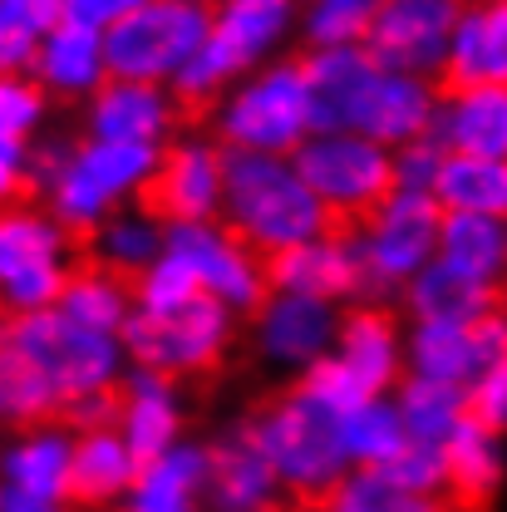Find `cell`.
<instances>
[{"instance_id":"6da1fadb","label":"cell","mask_w":507,"mask_h":512,"mask_svg":"<svg viewBox=\"0 0 507 512\" xmlns=\"http://www.w3.org/2000/svg\"><path fill=\"white\" fill-rule=\"evenodd\" d=\"M306 74H311V94H316V128L365 133L384 148H404V143L434 133L444 84L384 69L365 45L306 50Z\"/></svg>"},{"instance_id":"7a4b0ae2","label":"cell","mask_w":507,"mask_h":512,"mask_svg":"<svg viewBox=\"0 0 507 512\" xmlns=\"http://www.w3.org/2000/svg\"><path fill=\"white\" fill-rule=\"evenodd\" d=\"M222 222L266 261L296 252L335 227L311 183L301 178L296 158L271 153H227Z\"/></svg>"},{"instance_id":"3957f363","label":"cell","mask_w":507,"mask_h":512,"mask_svg":"<svg viewBox=\"0 0 507 512\" xmlns=\"http://www.w3.org/2000/svg\"><path fill=\"white\" fill-rule=\"evenodd\" d=\"M252 419L271 463H276L281 493L291 503L325 508V498L355 473L350 453H345V409L316 394L306 380L276 394Z\"/></svg>"},{"instance_id":"277c9868","label":"cell","mask_w":507,"mask_h":512,"mask_svg":"<svg viewBox=\"0 0 507 512\" xmlns=\"http://www.w3.org/2000/svg\"><path fill=\"white\" fill-rule=\"evenodd\" d=\"M296 0H217L212 5V35L197 50V60L173 79V94L183 109H217L232 84H242L252 69L276 60L286 35L296 30Z\"/></svg>"},{"instance_id":"5b68a950","label":"cell","mask_w":507,"mask_h":512,"mask_svg":"<svg viewBox=\"0 0 507 512\" xmlns=\"http://www.w3.org/2000/svg\"><path fill=\"white\" fill-rule=\"evenodd\" d=\"M316 133V94L306 60H271L252 69L227 99L212 109V138L227 153H271L296 158V148Z\"/></svg>"},{"instance_id":"8992f818","label":"cell","mask_w":507,"mask_h":512,"mask_svg":"<svg viewBox=\"0 0 507 512\" xmlns=\"http://www.w3.org/2000/svg\"><path fill=\"white\" fill-rule=\"evenodd\" d=\"M158 153L163 148L79 138L64 158L60 178L40 192V202L74 237H94L114 212H124L133 202H148V188L158 178Z\"/></svg>"},{"instance_id":"52a82bcc","label":"cell","mask_w":507,"mask_h":512,"mask_svg":"<svg viewBox=\"0 0 507 512\" xmlns=\"http://www.w3.org/2000/svg\"><path fill=\"white\" fill-rule=\"evenodd\" d=\"M79 266L84 261L74 247V232L40 197H25L0 212V311L5 316L55 311Z\"/></svg>"},{"instance_id":"ba28073f","label":"cell","mask_w":507,"mask_h":512,"mask_svg":"<svg viewBox=\"0 0 507 512\" xmlns=\"http://www.w3.org/2000/svg\"><path fill=\"white\" fill-rule=\"evenodd\" d=\"M439 227H444V207L429 192H389L380 207L350 227L360 271H365V301H389L404 296L414 286V276L424 266H434L439 256Z\"/></svg>"},{"instance_id":"9c48e42d","label":"cell","mask_w":507,"mask_h":512,"mask_svg":"<svg viewBox=\"0 0 507 512\" xmlns=\"http://www.w3.org/2000/svg\"><path fill=\"white\" fill-rule=\"evenodd\" d=\"M296 168L335 227L365 222L394 192V148L365 133H345V128H316L296 148Z\"/></svg>"},{"instance_id":"30bf717a","label":"cell","mask_w":507,"mask_h":512,"mask_svg":"<svg viewBox=\"0 0 507 512\" xmlns=\"http://www.w3.org/2000/svg\"><path fill=\"white\" fill-rule=\"evenodd\" d=\"M212 5L217 0H148L138 15L104 35L109 79H143L168 84L197 60V50L212 35Z\"/></svg>"},{"instance_id":"8fae6325","label":"cell","mask_w":507,"mask_h":512,"mask_svg":"<svg viewBox=\"0 0 507 512\" xmlns=\"http://www.w3.org/2000/svg\"><path fill=\"white\" fill-rule=\"evenodd\" d=\"M232 335H237V316L222 301L197 296L192 306H178L168 316H138L133 311L124 345L133 365L158 370L168 380H192V375H212L227 360Z\"/></svg>"},{"instance_id":"7c38bea8","label":"cell","mask_w":507,"mask_h":512,"mask_svg":"<svg viewBox=\"0 0 507 512\" xmlns=\"http://www.w3.org/2000/svg\"><path fill=\"white\" fill-rule=\"evenodd\" d=\"M168 252H178L202 281L212 301H222L232 316H256L271 296V261L256 256L222 217L217 222H173Z\"/></svg>"},{"instance_id":"4fadbf2b","label":"cell","mask_w":507,"mask_h":512,"mask_svg":"<svg viewBox=\"0 0 507 512\" xmlns=\"http://www.w3.org/2000/svg\"><path fill=\"white\" fill-rule=\"evenodd\" d=\"M340 320H345V306H335V301L271 291L266 306L252 316V345L271 370L306 380L316 365L335 355Z\"/></svg>"},{"instance_id":"5bb4252c","label":"cell","mask_w":507,"mask_h":512,"mask_svg":"<svg viewBox=\"0 0 507 512\" xmlns=\"http://www.w3.org/2000/svg\"><path fill=\"white\" fill-rule=\"evenodd\" d=\"M458 20H463V0H384L365 50L384 69L419 74V79L439 84Z\"/></svg>"},{"instance_id":"9a60e30c","label":"cell","mask_w":507,"mask_h":512,"mask_svg":"<svg viewBox=\"0 0 507 512\" xmlns=\"http://www.w3.org/2000/svg\"><path fill=\"white\" fill-rule=\"evenodd\" d=\"M227 197V148L207 133H178L158 153L148 207L168 222H217Z\"/></svg>"},{"instance_id":"2e32d148","label":"cell","mask_w":507,"mask_h":512,"mask_svg":"<svg viewBox=\"0 0 507 512\" xmlns=\"http://www.w3.org/2000/svg\"><path fill=\"white\" fill-rule=\"evenodd\" d=\"M183 104L168 84H143V79H109L89 104H84V138H109V143H138V148H168L183 124Z\"/></svg>"},{"instance_id":"e0dca14e","label":"cell","mask_w":507,"mask_h":512,"mask_svg":"<svg viewBox=\"0 0 507 512\" xmlns=\"http://www.w3.org/2000/svg\"><path fill=\"white\" fill-rule=\"evenodd\" d=\"M498 360H507L503 316L478 325H409V375L473 389Z\"/></svg>"},{"instance_id":"ac0fdd59","label":"cell","mask_w":507,"mask_h":512,"mask_svg":"<svg viewBox=\"0 0 507 512\" xmlns=\"http://www.w3.org/2000/svg\"><path fill=\"white\" fill-rule=\"evenodd\" d=\"M335 360L360 380L365 394H394L409 375V325H399V316L380 301H360L340 320Z\"/></svg>"},{"instance_id":"d6986e66","label":"cell","mask_w":507,"mask_h":512,"mask_svg":"<svg viewBox=\"0 0 507 512\" xmlns=\"http://www.w3.org/2000/svg\"><path fill=\"white\" fill-rule=\"evenodd\" d=\"M207 468H212V512H256L281 508V478L276 463L256 434V419H237L207 444Z\"/></svg>"},{"instance_id":"ffe728a7","label":"cell","mask_w":507,"mask_h":512,"mask_svg":"<svg viewBox=\"0 0 507 512\" xmlns=\"http://www.w3.org/2000/svg\"><path fill=\"white\" fill-rule=\"evenodd\" d=\"M271 291H291V296H316L335 306H360L365 301V271L350 227H330L325 237L296 247V252L271 261Z\"/></svg>"},{"instance_id":"44dd1931","label":"cell","mask_w":507,"mask_h":512,"mask_svg":"<svg viewBox=\"0 0 507 512\" xmlns=\"http://www.w3.org/2000/svg\"><path fill=\"white\" fill-rule=\"evenodd\" d=\"M183 424H188V409H183L178 380L133 365L124 384H119V434L133 444V453L148 463V458L178 448L183 444Z\"/></svg>"},{"instance_id":"7402d4cb","label":"cell","mask_w":507,"mask_h":512,"mask_svg":"<svg viewBox=\"0 0 507 512\" xmlns=\"http://www.w3.org/2000/svg\"><path fill=\"white\" fill-rule=\"evenodd\" d=\"M74 444H79V434L64 419L10 434L0 448V483L35 493V498L69 503V493H74Z\"/></svg>"},{"instance_id":"603a6c76","label":"cell","mask_w":507,"mask_h":512,"mask_svg":"<svg viewBox=\"0 0 507 512\" xmlns=\"http://www.w3.org/2000/svg\"><path fill=\"white\" fill-rule=\"evenodd\" d=\"M35 84L64 99V104H89L104 84H109V50H104V35L89 30V25H74L60 20L45 40H40V55L30 64Z\"/></svg>"},{"instance_id":"cb8c5ba5","label":"cell","mask_w":507,"mask_h":512,"mask_svg":"<svg viewBox=\"0 0 507 512\" xmlns=\"http://www.w3.org/2000/svg\"><path fill=\"white\" fill-rule=\"evenodd\" d=\"M119 512H212V468L207 444L183 439L178 448L148 458Z\"/></svg>"},{"instance_id":"d4e9b609","label":"cell","mask_w":507,"mask_h":512,"mask_svg":"<svg viewBox=\"0 0 507 512\" xmlns=\"http://www.w3.org/2000/svg\"><path fill=\"white\" fill-rule=\"evenodd\" d=\"M444 89H507V0H468L453 30L444 64Z\"/></svg>"},{"instance_id":"484cf974","label":"cell","mask_w":507,"mask_h":512,"mask_svg":"<svg viewBox=\"0 0 507 512\" xmlns=\"http://www.w3.org/2000/svg\"><path fill=\"white\" fill-rule=\"evenodd\" d=\"M434 138L463 158H507V89H444Z\"/></svg>"},{"instance_id":"4316f807","label":"cell","mask_w":507,"mask_h":512,"mask_svg":"<svg viewBox=\"0 0 507 512\" xmlns=\"http://www.w3.org/2000/svg\"><path fill=\"white\" fill-rule=\"evenodd\" d=\"M64 394L60 384L40 370V360L20 345V335L10 330V320L0 316V429H35L64 419Z\"/></svg>"},{"instance_id":"83f0119b","label":"cell","mask_w":507,"mask_h":512,"mask_svg":"<svg viewBox=\"0 0 507 512\" xmlns=\"http://www.w3.org/2000/svg\"><path fill=\"white\" fill-rule=\"evenodd\" d=\"M138 468H143V458L119 434V424L114 429H84L79 444H74V493H69V503L74 508L119 512V503L128 498V488L138 478Z\"/></svg>"},{"instance_id":"f1b7e54d","label":"cell","mask_w":507,"mask_h":512,"mask_svg":"<svg viewBox=\"0 0 507 512\" xmlns=\"http://www.w3.org/2000/svg\"><path fill=\"white\" fill-rule=\"evenodd\" d=\"M439 266L458 271L463 281H478L488 291L507 286V227L503 217H473V212H444L439 227Z\"/></svg>"},{"instance_id":"f546056e","label":"cell","mask_w":507,"mask_h":512,"mask_svg":"<svg viewBox=\"0 0 507 512\" xmlns=\"http://www.w3.org/2000/svg\"><path fill=\"white\" fill-rule=\"evenodd\" d=\"M404 311H409V325H478V320L498 316V301L503 291H488L478 281H463L458 271L448 266H424L414 276V286L399 296Z\"/></svg>"},{"instance_id":"4dcf8cb0","label":"cell","mask_w":507,"mask_h":512,"mask_svg":"<svg viewBox=\"0 0 507 512\" xmlns=\"http://www.w3.org/2000/svg\"><path fill=\"white\" fill-rule=\"evenodd\" d=\"M168 217H158L148 202H133L124 212H114L94 237H89V261L124 276V281H138L158 256L168 252Z\"/></svg>"},{"instance_id":"1f68e13d","label":"cell","mask_w":507,"mask_h":512,"mask_svg":"<svg viewBox=\"0 0 507 512\" xmlns=\"http://www.w3.org/2000/svg\"><path fill=\"white\" fill-rule=\"evenodd\" d=\"M444 458H448V503L458 512L483 508L498 493L507 458H503V434H493L488 424L468 419L444 444Z\"/></svg>"},{"instance_id":"d6a6232c","label":"cell","mask_w":507,"mask_h":512,"mask_svg":"<svg viewBox=\"0 0 507 512\" xmlns=\"http://www.w3.org/2000/svg\"><path fill=\"white\" fill-rule=\"evenodd\" d=\"M394 404H399V419L409 429V444L444 448L473 419V404H468L463 384L424 380V375H404V384L394 389Z\"/></svg>"},{"instance_id":"836d02e7","label":"cell","mask_w":507,"mask_h":512,"mask_svg":"<svg viewBox=\"0 0 507 512\" xmlns=\"http://www.w3.org/2000/svg\"><path fill=\"white\" fill-rule=\"evenodd\" d=\"M55 311H64L69 320H79V325H89V330L124 335L128 320H133V281L104 271V266H94V261H84V266L74 271V281L64 286Z\"/></svg>"},{"instance_id":"e575fe53","label":"cell","mask_w":507,"mask_h":512,"mask_svg":"<svg viewBox=\"0 0 507 512\" xmlns=\"http://www.w3.org/2000/svg\"><path fill=\"white\" fill-rule=\"evenodd\" d=\"M434 197H439L444 212L507 217V158H463V153H448Z\"/></svg>"},{"instance_id":"d590c367","label":"cell","mask_w":507,"mask_h":512,"mask_svg":"<svg viewBox=\"0 0 507 512\" xmlns=\"http://www.w3.org/2000/svg\"><path fill=\"white\" fill-rule=\"evenodd\" d=\"M409 448V429L399 419L394 394H375L345 414V453L350 468H389Z\"/></svg>"},{"instance_id":"8d00e7d4","label":"cell","mask_w":507,"mask_h":512,"mask_svg":"<svg viewBox=\"0 0 507 512\" xmlns=\"http://www.w3.org/2000/svg\"><path fill=\"white\" fill-rule=\"evenodd\" d=\"M320 512H458L448 498H434V493H414L404 488L399 478H389L384 468H355Z\"/></svg>"},{"instance_id":"74e56055","label":"cell","mask_w":507,"mask_h":512,"mask_svg":"<svg viewBox=\"0 0 507 512\" xmlns=\"http://www.w3.org/2000/svg\"><path fill=\"white\" fill-rule=\"evenodd\" d=\"M64 20V0H0V74H30L40 40Z\"/></svg>"},{"instance_id":"f35d334b","label":"cell","mask_w":507,"mask_h":512,"mask_svg":"<svg viewBox=\"0 0 507 512\" xmlns=\"http://www.w3.org/2000/svg\"><path fill=\"white\" fill-rule=\"evenodd\" d=\"M384 0H306L301 15V40L306 50H350L365 45L375 30Z\"/></svg>"},{"instance_id":"ab89813d","label":"cell","mask_w":507,"mask_h":512,"mask_svg":"<svg viewBox=\"0 0 507 512\" xmlns=\"http://www.w3.org/2000/svg\"><path fill=\"white\" fill-rule=\"evenodd\" d=\"M202 291V281L192 276V266L178 252H163L138 281H133V311L138 316H168L178 306H192Z\"/></svg>"},{"instance_id":"60d3db41","label":"cell","mask_w":507,"mask_h":512,"mask_svg":"<svg viewBox=\"0 0 507 512\" xmlns=\"http://www.w3.org/2000/svg\"><path fill=\"white\" fill-rule=\"evenodd\" d=\"M50 114V94L35 84V74H0V138L5 143H35Z\"/></svg>"},{"instance_id":"b9f144b4","label":"cell","mask_w":507,"mask_h":512,"mask_svg":"<svg viewBox=\"0 0 507 512\" xmlns=\"http://www.w3.org/2000/svg\"><path fill=\"white\" fill-rule=\"evenodd\" d=\"M448 163V148L429 133V138H414L404 148H394V188L399 192H429L439 188V173Z\"/></svg>"},{"instance_id":"7bdbcfd3","label":"cell","mask_w":507,"mask_h":512,"mask_svg":"<svg viewBox=\"0 0 507 512\" xmlns=\"http://www.w3.org/2000/svg\"><path fill=\"white\" fill-rule=\"evenodd\" d=\"M384 473L399 478V483L414 488V493L448 498V458H444V448H434V444H409L389 468H384Z\"/></svg>"},{"instance_id":"ee69618b","label":"cell","mask_w":507,"mask_h":512,"mask_svg":"<svg viewBox=\"0 0 507 512\" xmlns=\"http://www.w3.org/2000/svg\"><path fill=\"white\" fill-rule=\"evenodd\" d=\"M468 404H473L478 424H488L493 434H507V360H498L483 380L468 389Z\"/></svg>"},{"instance_id":"f6af8a7d","label":"cell","mask_w":507,"mask_h":512,"mask_svg":"<svg viewBox=\"0 0 507 512\" xmlns=\"http://www.w3.org/2000/svg\"><path fill=\"white\" fill-rule=\"evenodd\" d=\"M35 197V183H30V143H5L0 138V212Z\"/></svg>"},{"instance_id":"bcb514c9","label":"cell","mask_w":507,"mask_h":512,"mask_svg":"<svg viewBox=\"0 0 507 512\" xmlns=\"http://www.w3.org/2000/svg\"><path fill=\"white\" fill-rule=\"evenodd\" d=\"M143 5H148V0H64V20L109 35L114 25H124L128 15H138Z\"/></svg>"},{"instance_id":"7dc6e473","label":"cell","mask_w":507,"mask_h":512,"mask_svg":"<svg viewBox=\"0 0 507 512\" xmlns=\"http://www.w3.org/2000/svg\"><path fill=\"white\" fill-rule=\"evenodd\" d=\"M0 512H69V503H55V498H35V493H20V488L0 483Z\"/></svg>"},{"instance_id":"c3c4849f","label":"cell","mask_w":507,"mask_h":512,"mask_svg":"<svg viewBox=\"0 0 507 512\" xmlns=\"http://www.w3.org/2000/svg\"><path fill=\"white\" fill-rule=\"evenodd\" d=\"M498 316L507 320V286H503V301H498Z\"/></svg>"},{"instance_id":"681fc988","label":"cell","mask_w":507,"mask_h":512,"mask_svg":"<svg viewBox=\"0 0 507 512\" xmlns=\"http://www.w3.org/2000/svg\"><path fill=\"white\" fill-rule=\"evenodd\" d=\"M256 512H286V508H256Z\"/></svg>"},{"instance_id":"f907efd6","label":"cell","mask_w":507,"mask_h":512,"mask_svg":"<svg viewBox=\"0 0 507 512\" xmlns=\"http://www.w3.org/2000/svg\"><path fill=\"white\" fill-rule=\"evenodd\" d=\"M503 227H507V217H503Z\"/></svg>"}]
</instances>
